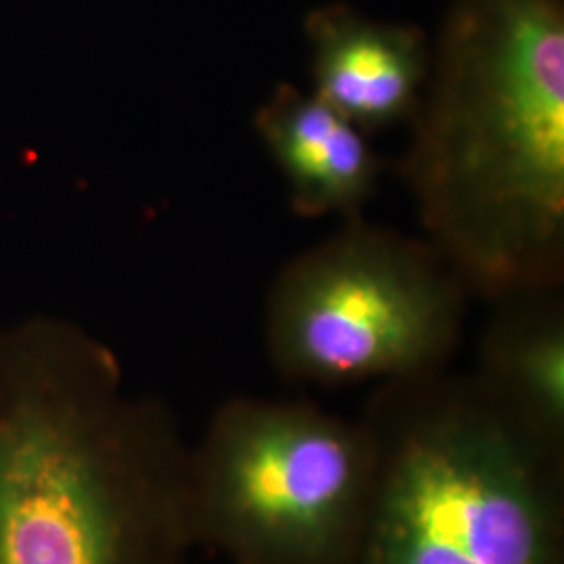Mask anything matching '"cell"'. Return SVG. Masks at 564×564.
<instances>
[{
	"label": "cell",
	"mask_w": 564,
	"mask_h": 564,
	"mask_svg": "<svg viewBox=\"0 0 564 564\" xmlns=\"http://www.w3.org/2000/svg\"><path fill=\"white\" fill-rule=\"evenodd\" d=\"M400 160L468 297L564 282V0H454Z\"/></svg>",
	"instance_id": "6da1fadb"
},
{
	"label": "cell",
	"mask_w": 564,
	"mask_h": 564,
	"mask_svg": "<svg viewBox=\"0 0 564 564\" xmlns=\"http://www.w3.org/2000/svg\"><path fill=\"white\" fill-rule=\"evenodd\" d=\"M188 445L82 326L0 328V564H193Z\"/></svg>",
	"instance_id": "7a4b0ae2"
},
{
	"label": "cell",
	"mask_w": 564,
	"mask_h": 564,
	"mask_svg": "<svg viewBox=\"0 0 564 564\" xmlns=\"http://www.w3.org/2000/svg\"><path fill=\"white\" fill-rule=\"evenodd\" d=\"M360 421L375 477L354 564H564V460L473 375L381 383Z\"/></svg>",
	"instance_id": "3957f363"
},
{
	"label": "cell",
	"mask_w": 564,
	"mask_h": 564,
	"mask_svg": "<svg viewBox=\"0 0 564 564\" xmlns=\"http://www.w3.org/2000/svg\"><path fill=\"white\" fill-rule=\"evenodd\" d=\"M362 421L241 395L188 447L195 540L230 564H354L372 494Z\"/></svg>",
	"instance_id": "277c9868"
},
{
	"label": "cell",
	"mask_w": 564,
	"mask_h": 564,
	"mask_svg": "<svg viewBox=\"0 0 564 564\" xmlns=\"http://www.w3.org/2000/svg\"><path fill=\"white\" fill-rule=\"evenodd\" d=\"M468 293L435 245L360 218L282 265L265 349L284 381L345 387L445 370Z\"/></svg>",
	"instance_id": "5b68a950"
},
{
	"label": "cell",
	"mask_w": 564,
	"mask_h": 564,
	"mask_svg": "<svg viewBox=\"0 0 564 564\" xmlns=\"http://www.w3.org/2000/svg\"><path fill=\"white\" fill-rule=\"evenodd\" d=\"M312 93L366 134L412 123L431 74L433 46L410 23L370 20L326 4L305 20Z\"/></svg>",
	"instance_id": "8992f818"
},
{
	"label": "cell",
	"mask_w": 564,
	"mask_h": 564,
	"mask_svg": "<svg viewBox=\"0 0 564 564\" xmlns=\"http://www.w3.org/2000/svg\"><path fill=\"white\" fill-rule=\"evenodd\" d=\"M253 128L302 218H360L389 170L370 134L293 84H279L268 95Z\"/></svg>",
	"instance_id": "52a82bcc"
},
{
	"label": "cell",
	"mask_w": 564,
	"mask_h": 564,
	"mask_svg": "<svg viewBox=\"0 0 564 564\" xmlns=\"http://www.w3.org/2000/svg\"><path fill=\"white\" fill-rule=\"evenodd\" d=\"M473 379L508 421L564 460L563 289L494 302Z\"/></svg>",
	"instance_id": "ba28073f"
}]
</instances>
